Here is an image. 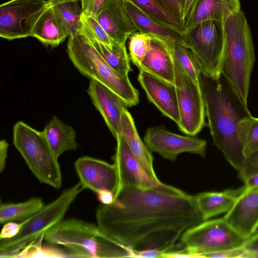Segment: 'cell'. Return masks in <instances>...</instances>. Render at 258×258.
<instances>
[{"mask_svg": "<svg viewBox=\"0 0 258 258\" xmlns=\"http://www.w3.org/2000/svg\"><path fill=\"white\" fill-rule=\"evenodd\" d=\"M89 39L102 58L112 68L121 75L128 77V73L132 70L125 44L114 42L110 47L97 40Z\"/></svg>", "mask_w": 258, "mask_h": 258, "instance_id": "obj_26", "label": "cell"}, {"mask_svg": "<svg viewBox=\"0 0 258 258\" xmlns=\"http://www.w3.org/2000/svg\"><path fill=\"white\" fill-rule=\"evenodd\" d=\"M13 143L40 182L56 189L61 187L62 177L58 158L43 131H37L23 121H18L13 126Z\"/></svg>", "mask_w": 258, "mask_h": 258, "instance_id": "obj_7", "label": "cell"}, {"mask_svg": "<svg viewBox=\"0 0 258 258\" xmlns=\"http://www.w3.org/2000/svg\"><path fill=\"white\" fill-rule=\"evenodd\" d=\"M75 167L83 189H88L96 193L107 190L115 194L118 176L114 164L84 156L76 160Z\"/></svg>", "mask_w": 258, "mask_h": 258, "instance_id": "obj_14", "label": "cell"}, {"mask_svg": "<svg viewBox=\"0 0 258 258\" xmlns=\"http://www.w3.org/2000/svg\"><path fill=\"white\" fill-rule=\"evenodd\" d=\"M174 62L176 88L180 122L179 129L195 136L205 125V108L199 82L194 81Z\"/></svg>", "mask_w": 258, "mask_h": 258, "instance_id": "obj_10", "label": "cell"}, {"mask_svg": "<svg viewBox=\"0 0 258 258\" xmlns=\"http://www.w3.org/2000/svg\"><path fill=\"white\" fill-rule=\"evenodd\" d=\"M82 27L81 31L90 39L97 40L111 47L114 42L111 39L96 18L82 13Z\"/></svg>", "mask_w": 258, "mask_h": 258, "instance_id": "obj_32", "label": "cell"}, {"mask_svg": "<svg viewBox=\"0 0 258 258\" xmlns=\"http://www.w3.org/2000/svg\"><path fill=\"white\" fill-rule=\"evenodd\" d=\"M123 1L127 14L140 33L172 41L189 49L183 34L159 24L132 3Z\"/></svg>", "mask_w": 258, "mask_h": 258, "instance_id": "obj_23", "label": "cell"}, {"mask_svg": "<svg viewBox=\"0 0 258 258\" xmlns=\"http://www.w3.org/2000/svg\"><path fill=\"white\" fill-rule=\"evenodd\" d=\"M99 201L104 205H109L114 201V194L107 190H101L97 193Z\"/></svg>", "mask_w": 258, "mask_h": 258, "instance_id": "obj_41", "label": "cell"}, {"mask_svg": "<svg viewBox=\"0 0 258 258\" xmlns=\"http://www.w3.org/2000/svg\"><path fill=\"white\" fill-rule=\"evenodd\" d=\"M48 0H11L0 6V36L8 40L30 36L29 21Z\"/></svg>", "mask_w": 258, "mask_h": 258, "instance_id": "obj_12", "label": "cell"}, {"mask_svg": "<svg viewBox=\"0 0 258 258\" xmlns=\"http://www.w3.org/2000/svg\"><path fill=\"white\" fill-rule=\"evenodd\" d=\"M20 227V223L9 222L5 223L1 233L0 239H9L14 237L19 233Z\"/></svg>", "mask_w": 258, "mask_h": 258, "instance_id": "obj_39", "label": "cell"}, {"mask_svg": "<svg viewBox=\"0 0 258 258\" xmlns=\"http://www.w3.org/2000/svg\"><path fill=\"white\" fill-rule=\"evenodd\" d=\"M8 144L5 140L0 142V172H2L6 166Z\"/></svg>", "mask_w": 258, "mask_h": 258, "instance_id": "obj_40", "label": "cell"}, {"mask_svg": "<svg viewBox=\"0 0 258 258\" xmlns=\"http://www.w3.org/2000/svg\"><path fill=\"white\" fill-rule=\"evenodd\" d=\"M246 253L242 247L205 254L203 257L235 258L246 257Z\"/></svg>", "mask_w": 258, "mask_h": 258, "instance_id": "obj_37", "label": "cell"}, {"mask_svg": "<svg viewBox=\"0 0 258 258\" xmlns=\"http://www.w3.org/2000/svg\"><path fill=\"white\" fill-rule=\"evenodd\" d=\"M44 206L41 198L35 197L19 203L1 204L0 222L5 224L9 222L22 221L40 210Z\"/></svg>", "mask_w": 258, "mask_h": 258, "instance_id": "obj_28", "label": "cell"}, {"mask_svg": "<svg viewBox=\"0 0 258 258\" xmlns=\"http://www.w3.org/2000/svg\"><path fill=\"white\" fill-rule=\"evenodd\" d=\"M159 1L166 10L170 15L184 24L183 20V13L185 0Z\"/></svg>", "mask_w": 258, "mask_h": 258, "instance_id": "obj_35", "label": "cell"}, {"mask_svg": "<svg viewBox=\"0 0 258 258\" xmlns=\"http://www.w3.org/2000/svg\"><path fill=\"white\" fill-rule=\"evenodd\" d=\"M174 60L194 81L199 82L202 72L201 64L193 52L183 45L166 40Z\"/></svg>", "mask_w": 258, "mask_h": 258, "instance_id": "obj_30", "label": "cell"}, {"mask_svg": "<svg viewBox=\"0 0 258 258\" xmlns=\"http://www.w3.org/2000/svg\"><path fill=\"white\" fill-rule=\"evenodd\" d=\"M43 239L52 245L63 246L72 257H134L125 248L104 234L97 225L76 218L62 220Z\"/></svg>", "mask_w": 258, "mask_h": 258, "instance_id": "obj_4", "label": "cell"}, {"mask_svg": "<svg viewBox=\"0 0 258 258\" xmlns=\"http://www.w3.org/2000/svg\"><path fill=\"white\" fill-rule=\"evenodd\" d=\"M196 1L197 0H185L183 13V20L184 24L189 16Z\"/></svg>", "mask_w": 258, "mask_h": 258, "instance_id": "obj_44", "label": "cell"}, {"mask_svg": "<svg viewBox=\"0 0 258 258\" xmlns=\"http://www.w3.org/2000/svg\"><path fill=\"white\" fill-rule=\"evenodd\" d=\"M256 150H258V118L251 115L248 119L245 132L246 157Z\"/></svg>", "mask_w": 258, "mask_h": 258, "instance_id": "obj_33", "label": "cell"}, {"mask_svg": "<svg viewBox=\"0 0 258 258\" xmlns=\"http://www.w3.org/2000/svg\"><path fill=\"white\" fill-rule=\"evenodd\" d=\"M125 1L132 3L159 24L175 30L182 34L185 33V25L170 15L159 0Z\"/></svg>", "mask_w": 258, "mask_h": 258, "instance_id": "obj_27", "label": "cell"}, {"mask_svg": "<svg viewBox=\"0 0 258 258\" xmlns=\"http://www.w3.org/2000/svg\"><path fill=\"white\" fill-rule=\"evenodd\" d=\"M224 219L246 238L258 228V188L244 190Z\"/></svg>", "mask_w": 258, "mask_h": 258, "instance_id": "obj_17", "label": "cell"}, {"mask_svg": "<svg viewBox=\"0 0 258 258\" xmlns=\"http://www.w3.org/2000/svg\"><path fill=\"white\" fill-rule=\"evenodd\" d=\"M87 92L95 107L116 138L120 133L121 116L127 109V104L115 92L95 80L90 81Z\"/></svg>", "mask_w": 258, "mask_h": 258, "instance_id": "obj_16", "label": "cell"}, {"mask_svg": "<svg viewBox=\"0 0 258 258\" xmlns=\"http://www.w3.org/2000/svg\"><path fill=\"white\" fill-rule=\"evenodd\" d=\"M151 40V36L139 32H135L130 37V58L138 68L150 49Z\"/></svg>", "mask_w": 258, "mask_h": 258, "instance_id": "obj_31", "label": "cell"}, {"mask_svg": "<svg viewBox=\"0 0 258 258\" xmlns=\"http://www.w3.org/2000/svg\"><path fill=\"white\" fill-rule=\"evenodd\" d=\"M83 190L79 182L40 210L21 221L20 231L16 236L0 239L1 257H17L33 242L43 238L47 232L63 220L70 206Z\"/></svg>", "mask_w": 258, "mask_h": 258, "instance_id": "obj_6", "label": "cell"}, {"mask_svg": "<svg viewBox=\"0 0 258 258\" xmlns=\"http://www.w3.org/2000/svg\"><path fill=\"white\" fill-rule=\"evenodd\" d=\"M144 142L148 149L160 155L164 159L175 161L177 156L187 152L206 156V141L192 136H183L173 133L163 126L149 127Z\"/></svg>", "mask_w": 258, "mask_h": 258, "instance_id": "obj_11", "label": "cell"}, {"mask_svg": "<svg viewBox=\"0 0 258 258\" xmlns=\"http://www.w3.org/2000/svg\"><path fill=\"white\" fill-rule=\"evenodd\" d=\"M29 25L30 36L35 37L46 46L56 47L69 36L57 19L53 4L49 0L32 16Z\"/></svg>", "mask_w": 258, "mask_h": 258, "instance_id": "obj_19", "label": "cell"}, {"mask_svg": "<svg viewBox=\"0 0 258 258\" xmlns=\"http://www.w3.org/2000/svg\"><path fill=\"white\" fill-rule=\"evenodd\" d=\"M163 253L161 251L155 250H145L136 252L134 257H161Z\"/></svg>", "mask_w": 258, "mask_h": 258, "instance_id": "obj_42", "label": "cell"}, {"mask_svg": "<svg viewBox=\"0 0 258 258\" xmlns=\"http://www.w3.org/2000/svg\"><path fill=\"white\" fill-rule=\"evenodd\" d=\"M221 78L202 72L199 80L213 144L239 172L246 158V127L251 115L244 109Z\"/></svg>", "mask_w": 258, "mask_h": 258, "instance_id": "obj_2", "label": "cell"}, {"mask_svg": "<svg viewBox=\"0 0 258 258\" xmlns=\"http://www.w3.org/2000/svg\"><path fill=\"white\" fill-rule=\"evenodd\" d=\"M96 218L104 234L135 255L145 250L181 249L176 242L183 232L203 221L195 196L169 185L158 188L122 186L112 203L97 207Z\"/></svg>", "mask_w": 258, "mask_h": 258, "instance_id": "obj_1", "label": "cell"}, {"mask_svg": "<svg viewBox=\"0 0 258 258\" xmlns=\"http://www.w3.org/2000/svg\"><path fill=\"white\" fill-rule=\"evenodd\" d=\"M248 238L236 231L224 218L206 220L187 229L179 243L193 257L243 246Z\"/></svg>", "mask_w": 258, "mask_h": 258, "instance_id": "obj_8", "label": "cell"}, {"mask_svg": "<svg viewBox=\"0 0 258 258\" xmlns=\"http://www.w3.org/2000/svg\"><path fill=\"white\" fill-rule=\"evenodd\" d=\"M53 9L61 26L69 36L81 31L83 12L79 1H70L53 4Z\"/></svg>", "mask_w": 258, "mask_h": 258, "instance_id": "obj_29", "label": "cell"}, {"mask_svg": "<svg viewBox=\"0 0 258 258\" xmlns=\"http://www.w3.org/2000/svg\"><path fill=\"white\" fill-rule=\"evenodd\" d=\"M138 80L145 90L149 101L165 116L179 124L180 114L175 85L140 70Z\"/></svg>", "mask_w": 258, "mask_h": 258, "instance_id": "obj_15", "label": "cell"}, {"mask_svg": "<svg viewBox=\"0 0 258 258\" xmlns=\"http://www.w3.org/2000/svg\"><path fill=\"white\" fill-rule=\"evenodd\" d=\"M240 8L239 0H197L185 22V32L205 21L224 23L230 16L240 11Z\"/></svg>", "mask_w": 258, "mask_h": 258, "instance_id": "obj_21", "label": "cell"}, {"mask_svg": "<svg viewBox=\"0 0 258 258\" xmlns=\"http://www.w3.org/2000/svg\"><path fill=\"white\" fill-rule=\"evenodd\" d=\"M244 190V186L221 191H209L195 196L197 208L203 221L228 212Z\"/></svg>", "mask_w": 258, "mask_h": 258, "instance_id": "obj_24", "label": "cell"}, {"mask_svg": "<svg viewBox=\"0 0 258 258\" xmlns=\"http://www.w3.org/2000/svg\"><path fill=\"white\" fill-rule=\"evenodd\" d=\"M258 174V150L246 157L244 164L239 171L238 177L244 181L247 178Z\"/></svg>", "mask_w": 258, "mask_h": 258, "instance_id": "obj_34", "label": "cell"}, {"mask_svg": "<svg viewBox=\"0 0 258 258\" xmlns=\"http://www.w3.org/2000/svg\"><path fill=\"white\" fill-rule=\"evenodd\" d=\"M108 0H80L84 14L96 17Z\"/></svg>", "mask_w": 258, "mask_h": 258, "instance_id": "obj_36", "label": "cell"}, {"mask_svg": "<svg viewBox=\"0 0 258 258\" xmlns=\"http://www.w3.org/2000/svg\"><path fill=\"white\" fill-rule=\"evenodd\" d=\"M67 46L70 60L83 75L109 88L120 96L128 107L138 103V90L131 84L128 77L112 68L85 35L78 33L69 36Z\"/></svg>", "mask_w": 258, "mask_h": 258, "instance_id": "obj_5", "label": "cell"}, {"mask_svg": "<svg viewBox=\"0 0 258 258\" xmlns=\"http://www.w3.org/2000/svg\"><path fill=\"white\" fill-rule=\"evenodd\" d=\"M150 49L139 69L174 85V62L166 40L151 36Z\"/></svg>", "mask_w": 258, "mask_h": 258, "instance_id": "obj_20", "label": "cell"}, {"mask_svg": "<svg viewBox=\"0 0 258 258\" xmlns=\"http://www.w3.org/2000/svg\"><path fill=\"white\" fill-rule=\"evenodd\" d=\"M96 18L115 43L125 44L138 31L125 10L123 0H108Z\"/></svg>", "mask_w": 258, "mask_h": 258, "instance_id": "obj_18", "label": "cell"}, {"mask_svg": "<svg viewBox=\"0 0 258 258\" xmlns=\"http://www.w3.org/2000/svg\"><path fill=\"white\" fill-rule=\"evenodd\" d=\"M116 139V147L112 159L116 167L118 176L117 190L124 186L158 188L167 185L160 180L153 178L144 171L120 134L117 136Z\"/></svg>", "mask_w": 258, "mask_h": 258, "instance_id": "obj_13", "label": "cell"}, {"mask_svg": "<svg viewBox=\"0 0 258 258\" xmlns=\"http://www.w3.org/2000/svg\"><path fill=\"white\" fill-rule=\"evenodd\" d=\"M246 257H258V232L249 237L242 246Z\"/></svg>", "mask_w": 258, "mask_h": 258, "instance_id": "obj_38", "label": "cell"}, {"mask_svg": "<svg viewBox=\"0 0 258 258\" xmlns=\"http://www.w3.org/2000/svg\"><path fill=\"white\" fill-rule=\"evenodd\" d=\"M183 35L189 49L198 58L202 72L220 78L224 42L223 23L215 20L203 21Z\"/></svg>", "mask_w": 258, "mask_h": 258, "instance_id": "obj_9", "label": "cell"}, {"mask_svg": "<svg viewBox=\"0 0 258 258\" xmlns=\"http://www.w3.org/2000/svg\"><path fill=\"white\" fill-rule=\"evenodd\" d=\"M50 2H51L53 4H57L58 3H61L67 1H79V0H49Z\"/></svg>", "mask_w": 258, "mask_h": 258, "instance_id": "obj_45", "label": "cell"}, {"mask_svg": "<svg viewBox=\"0 0 258 258\" xmlns=\"http://www.w3.org/2000/svg\"><path fill=\"white\" fill-rule=\"evenodd\" d=\"M130 150L144 171L153 178L157 177L153 166V157L144 142L140 138L134 119L127 109L121 116L120 133Z\"/></svg>", "mask_w": 258, "mask_h": 258, "instance_id": "obj_22", "label": "cell"}, {"mask_svg": "<svg viewBox=\"0 0 258 258\" xmlns=\"http://www.w3.org/2000/svg\"><path fill=\"white\" fill-rule=\"evenodd\" d=\"M223 26L221 76L242 107L250 112L247 99L250 75L255 61L250 30L241 10L227 18Z\"/></svg>", "mask_w": 258, "mask_h": 258, "instance_id": "obj_3", "label": "cell"}, {"mask_svg": "<svg viewBox=\"0 0 258 258\" xmlns=\"http://www.w3.org/2000/svg\"><path fill=\"white\" fill-rule=\"evenodd\" d=\"M244 182V190L258 188V174L247 178Z\"/></svg>", "mask_w": 258, "mask_h": 258, "instance_id": "obj_43", "label": "cell"}, {"mask_svg": "<svg viewBox=\"0 0 258 258\" xmlns=\"http://www.w3.org/2000/svg\"><path fill=\"white\" fill-rule=\"evenodd\" d=\"M43 132L57 158L64 152L75 150L78 147L76 132L74 128L55 116L45 125Z\"/></svg>", "mask_w": 258, "mask_h": 258, "instance_id": "obj_25", "label": "cell"}]
</instances>
